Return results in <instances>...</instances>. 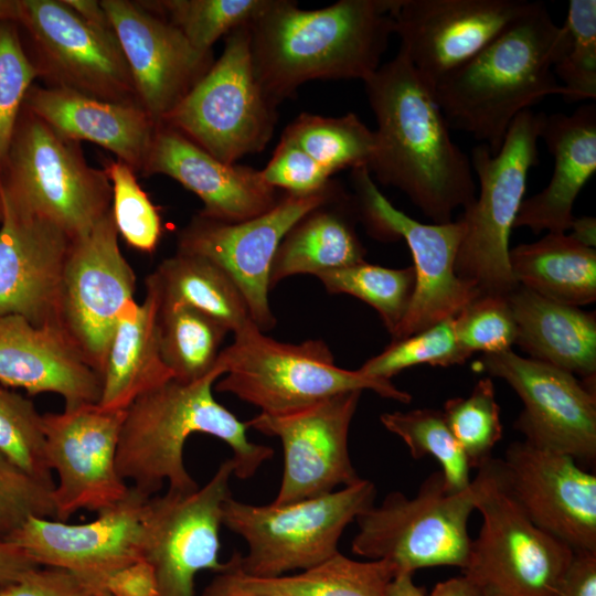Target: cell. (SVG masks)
I'll return each mask as SVG.
<instances>
[{
	"instance_id": "6da1fadb",
	"label": "cell",
	"mask_w": 596,
	"mask_h": 596,
	"mask_svg": "<svg viewBox=\"0 0 596 596\" xmlns=\"http://www.w3.org/2000/svg\"><path fill=\"white\" fill-rule=\"evenodd\" d=\"M374 114L375 149L368 166L435 224L476 200L470 158L453 141L433 88L398 51L364 81Z\"/></svg>"
},
{
	"instance_id": "7a4b0ae2",
	"label": "cell",
	"mask_w": 596,
	"mask_h": 596,
	"mask_svg": "<svg viewBox=\"0 0 596 596\" xmlns=\"http://www.w3.org/2000/svg\"><path fill=\"white\" fill-rule=\"evenodd\" d=\"M397 0H340L304 10L272 0L249 25L255 77L278 106L313 79H362L380 66L394 34Z\"/></svg>"
},
{
	"instance_id": "3957f363",
	"label": "cell",
	"mask_w": 596,
	"mask_h": 596,
	"mask_svg": "<svg viewBox=\"0 0 596 596\" xmlns=\"http://www.w3.org/2000/svg\"><path fill=\"white\" fill-rule=\"evenodd\" d=\"M223 371L215 369L194 382L174 379L138 396L126 409L121 424L116 466L119 476L148 497L168 481V491L191 493L199 489L188 472L183 451L193 434H207L233 451L234 476L253 477L269 460V446L252 443L248 426L213 396Z\"/></svg>"
},
{
	"instance_id": "277c9868",
	"label": "cell",
	"mask_w": 596,
	"mask_h": 596,
	"mask_svg": "<svg viewBox=\"0 0 596 596\" xmlns=\"http://www.w3.org/2000/svg\"><path fill=\"white\" fill-rule=\"evenodd\" d=\"M563 39L546 6L526 12L435 88L449 126L497 153L514 118L552 95L565 99L553 65Z\"/></svg>"
},
{
	"instance_id": "5b68a950",
	"label": "cell",
	"mask_w": 596,
	"mask_h": 596,
	"mask_svg": "<svg viewBox=\"0 0 596 596\" xmlns=\"http://www.w3.org/2000/svg\"><path fill=\"white\" fill-rule=\"evenodd\" d=\"M216 365L224 377L215 391L231 393L268 415L296 412L351 391L371 390L401 403L412 401V395L391 380L336 365L322 340L280 342L256 326L234 333L233 342L221 350Z\"/></svg>"
},
{
	"instance_id": "8992f818",
	"label": "cell",
	"mask_w": 596,
	"mask_h": 596,
	"mask_svg": "<svg viewBox=\"0 0 596 596\" xmlns=\"http://www.w3.org/2000/svg\"><path fill=\"white\" fill-rule=\"evenodd\" d=\"M77 143L23 106L0 173V205L52 222L73 240L88 233L111 211L113 191Z\"/></svg>"
},
{
	"instance_id": "52a82bcc",
	"label": "cell",
	"mask_w": 596,
	"mask_h": 596,
	"mask_svg": "<svg viewBox=\"0 0 596 596\" xmlns=\"http://www.w3.org/2000/svg\"><path fill=\"white\" fill-rule=\"evenodd\" d=\"M544 116L530 109L518 115L497 153L481 143L472 149L470 161L479 194L459 217L465 234L455 272L481 294L508 296L519 287L510 269V234L529 172L539 164Z\"/></svg>"
},
{
	"instance_id": "ba28073f",
	"label": "cell",
	"mask_w": 596,
	"mask_h": 596,
	"mask_svg": "<svg viewBox=\"0 0 596 596\" xmlns=\"http://www.w3.org/2000/svg\"><path fill=\"white\" fill-rule=\"evenodd\" d=\"M375 485L358 482L319 497L286 504L256 505L228 497L222 524L247 544L245 556L234 552L241 572L276 577L317 566L339 553L349 524L374 504Z\"/></svg>"
},
{
	"instance_id": "9c48e42d",
	"label": "cell",
	"mask_w": 596,
	"mask_h": 596,
	"mask_svg": "<svg viewBox=\"0 0 596 596\" xmlns=\"http://www.w3.org/2000/svg\"><path fill=\"white\" fill-rule=\"evenodd\" d=\"M472 479L482 518L461 570L501 596H554L574 552L534 524L510 491L500 459L490 458Z\"/></svg>"
},
{
	"instance_id": "30bf717a",
	"label": "cell",
	"mask_w": 596,
	"mask_h": 596,
	"mask_svg": "<svg viewBox=\"0 0 596 596\" xmlns=\"http://www.w3.org/2000/svg\"><path fill=\"white\" fill-rule=\"evenodd\" d=\"M476 498L473 480L467 489L450 492L441 472L434 471L414 497L392 491L381 504L363 511L355 520L351 550L369 560L387 561L397 573L435 566L462 570L472 541L468 523Z\"/></svg>"
},
{
	"instance_id": "8fae6325",
	"label": "cell",
	"mask_w": 596,
	"mask_h": 596,
	"mask_svg": "<svg viewBox=\"0 0 596 596\" xmlns=\"http://www.w3.org/2000/svg\"><path fill=\"white\" fill-rule=\"evenodd\" d=\"M276 121L277 106L266 97L254 74L248 25L225 36L219 60L161 125L233 164L264 150Z\"/></svg>"
},
{
	"instance_id": "7c38bea8",
	"label": "cell",
	"mask_w": 596,
	"mask_h": 596,
	"mask_svg": "<svg viewBox=\"0 0 596 596\" xmlns=\"http://www.w3.org/2000/svg\"><path fill=\"white\" fill-rule=\"evenodd\" d=\"M359 220L377 240L403 238L413 257L415 288L411 305L392 334L400 340L448 318L456 317L482 295L455 272L457 253L465 234L460 219L445 224H424L396 209L379 190L368 167L351 170Z\"/></svg>"
},
{
	"instance_id": "4fadbf2b",
	"label": "cell",
	"mask_w": 596,
	"mask_h": 596,
	"mask_svg": "<svg viewBox=\"0 0 596 596\" xmlns=\"http://www.w3.org/2000/svg\"><path fill=\"white\" fill-rule=\"evenodd\" d=\"M342 189L331 180L315 193L285 192L266 212L237 223L198 214L180 231L177 252L204 257L223 269L245 298L254 323L265 332L276 323L268 301L269 274L281 240L305 214Z\"/></svg>"
},
{
	"instance_id": "5bb4252c",
	"label": "cell",
	"mask_w": 596,
	"mask_h": 596,
	"mask_svg": "<svg viewBox=\"0 0 596 596\" xmlns=\"http://www.w3.org/2000/svg\"><path fill=\"white\" fill-rule=\"evenodd\" d=\"M234 460H224L196 491L152 496L143 514L142 558L153 568L160 596H194L195 575L224 571L220 528Z\"/></svg>"
},
{
	"instance_id": "9a60e30c",
	"label": "cell",
	"mask_w": 596,
	"mask_h": 596,
	"mask_svg": "<svg viewBox=\"0 0 596 596\" xmlns=\"http://www.w3.org/2000/svg\"><path fill=\"white\" fill-rule=\"evenodd\" d=\"M118 235L110 211L73 240L61 289L60 326L100 377L119 317L135 300L136 275Z\"/></svg>"
},
{
	"instance_id": "2e32d148",
	"label": "cell",
	"mask_w": 596,
	"mask_h": 596,
	"mask_svg": "<svg viewBox=\"0 0 596 596\" xmlns=\"http://www.w3.org/2000/svg\"><path fill=\"white\" fill-rule=\"evenodd\" d=\"M476 371L505 381L523 402L515 427L526 441L567 454L579 464L596 458V395L590 385L511 349L483 354Z\"/></svg>"
},
{
	"instance_id": "e0dca14e",
	"label": "cell",
	"mask_w": 596,
	"mask_h": 596,
	"mask_svg": "<svg viewBox=\"0 0 596 596\" xmlns=\"http://www.w3.org/2000/svg\"><path fill=\"white\" fill-rule=\"evenodd\" d=\"M125 412L85 404L42 415L47 461L58 477L53 490L57 521L81 509L99 512L127 496L129 486L116 466Z\"/></svg>"
},
{
	"instance_id": "ac0fdd59",
	"label": "cell",
	"mask_w": 596,
	"mask_h": 596,
	"mask_svg": "<svg viewBox=\"0 0 596 596\" xmlns=\"http://www.w3.org/2000/svg\"><path fill=\"white\" fill-rule=\"evenodd\" d=\"M362 391L334 395L281 415L259 413L246 422L262 434L277 437L284 471L273 504H286L330 493L362 478L351 461L348 436Z\"/></svg>"
},
{
	"instance_id": "d6986e66",
	"label": "cell",
	"mask_w": 596,
	"mask_h": 596,
	"mask_svg": "<svg viewBox=\"0 0 596 596\" xmlns=\"http://www.w3.org/2000/svg\"><path fill=\"white\" fill-rule=\"evenodd\" d=\"M528 0H397L393 10L400 51L434 88L515 20Z\"/></svg>"
},
{
	"instance_id": "ffe728a7",
	"label": "cell",
	"mask_w": 596,
	"mask_h": 596,
	"mask_svg": "<svg viewBox=\"0 0 596 596\" xmlns=\"http://www.w3.org/2000/svg\"><path fill=\"white\" fill-rule=\"evenodd\" d=\"M17 23L38 50L41 76L98 99L139 105L116 34L94 29L63 0H20Z\"/></svg>"
},
{
	"instance_id": "44dd1931",
	"label": "cell",
	"mask_w": 596,
	"mask_h": 596,
	"mask_svg": "<svg viewBox=\"0 0 596 596\" xmlns=\"http://www.w3.org/2000/svg\"><path fill=\"white\" fill-rule=\"evenodd\" d=\"M147 494L129 487L116 504L83 524L29 518L1 540L22 547L39 566L67 570L99 593L113 572L142 560Z\"/></svg>"
},
{
	"instance_id": "7402d4cb",
	"label": "cell",
	"mask_w": 596,
	"mask_h": 596,
	"mask_svg": "<svg viewBox=\"0 0 596 596\" xmlns=\"http://www.w3.org/2000/svg\"><path fill=\"white\" fill-rule=\"evenodd\" d=\"M502 475L530 520L574 553L596 554V476L572 456L514 441Z\"/></svg>"
},
{
	"instance_id": "603a6c76",
	"label": "cell",
	"mask_w": 596,
	"mask_h": 596,
	"mask_svg": "<svg viewBox=\"0 0 596 596\" xmlns=\"http://www.w3.org/2000/svg\"><path fill=\"white\" fill-rule=\"evenodd\" d=\"M128 65L139 105L161 125L214 63L179 29L146 6L100 1Z\"/></svg>"
},
{
	"instance_id": "cb8c5ba5",
	"label": "cell",
	"mask_w": 596,
	"mask_h": 596,
	"mask_svg": "<svg viewBox=\"0 0 596 596\" xmlns=\"http://www.w3.org/2000/svg\"><path fill=\"white\" fill-rule=\"evenodd\" d=\"M73 238L44 219L0 205V317L60 326L62 280Z\"/></svg>"
},
{
	"instance_id": "d4e9b609",
	"label": "cell",
	"mask_w": 596,
	"mask_h": 596,
	"mask_svg": "<svg viewBox=\"0 0 596 596\" xmlns=\"http://www.w3.org/2000/svg\"><path fill=\"white\" fill-rule=\"evenodd\" d=\"M141 172L174 179L202 201L199 214L227 223L260 215L281 196L260 170L222 162L167 125H158Z\"/></svg>"
},
{
	"instance_id": "484cf974",
	"label": "cell",
	"mask_w": 596,
	"mask_h": 596,
	"mask_svg": "<svg viewBox=\"0 0 596 596\" xmlns=\"http://www.w3.org/2000/svg\"><path fill=\"white\" fill-rule=\"evenodd\" d=\"M0 384L30 395L55 393L64 408L98 404L102 377L57 326H35L17 315L0 317Z\"/></svg>"
},
{
	"instance_id": "4316f807",
	"label": "cell",
	"mask_w": 596,
	"mask_h": 596,
	"mask_svg": "<svg viewBox=\"0 0 596 596\" xmlns=\"http://www.w3.org/2000/svg\"><path fill=\"white\" fill-rule=\"evenodd\" d=\"M23 106L62 138L94 142L142 170L158 125L138 104L98 99L61 87L32 85Z\"/></svg>"
},
{
	"instance_id": "83f0119b",
	"label": "cell",
	"mask_w": 596,
	"mask_h": 596,
	"mask_svg": "<svg viewBox=\"0 0 596 596\" xmlns=\"http://www.w3.org/2000/svg\"><path fill=\"white\" fill-rule=\"evenodd\" d=\"M540 138L554 159L553 174L541 192L523 199L514 227L565 233L574 219V202L596 171L595 104H584L571 115H545Z\"/></svg>"
},
{
	"instance_id": "f1b7e54d",
	"label": "cell",
	"mask_w": 596,
	"mask_h": 596,
	"mask_svg": "<svg viewBox=\"0 0 596 596\" xmlns=\"http://www.w3.org/2000/svg\"><path fill=\"white\" fill-rule=\"evenodd\" d=\"M518 344L532 359L585 379L596 373V316L519 286L507 296Z\"/></svg>"
},
{
	"instance_id": "f546056e",
	"label": "cell",
	"mask_w": 596,
	"mask_h": 596,
	"mask_svg": "<svg viewBox=\"0 0 596 596\" xmlns=\"http://www.w3.org/2000/svg\"><path fill=\"white\" fill-rule=\"evenodd\" d=\"M226 563L201 596H386L397 573L387 561H356L340 552L298 574L276 577L244 574L234 554Z\"/></svg>"
},
{
	"instance_id": "4dcf8cb0",
	"label": "cell",
	"mask_w": 596,
	"mask_h": 596,
	"mask_svg": "<svg viewBox=\"0 0 596 596\" xmlns=\"http://www.w3.org/2000/svg\"><path fill=\"white\" fill-rule=\"evenodd\" d=\"M353 194L343 189L297 221L281 240L269 274L270 289L287 277L347 267L364 262L366 249L355 223Z\"/></svg>"
},
{
	"instance_id": "1f68e13d",
	"label": "cell",
	"mask_w": 596,
	"mask_h": 596,
	"mask_svg": "<svg viewBox=\"0 0 596 596\" xmlns=\"http://www.w3.org/2000/svg\"><path fill=\"white\" fill-rule=\"evenodd\" d=\"M158 313V300L147 290L141 302L132 300L123 310L102 371V408L126 411L138 396L173 379L160 353Z\"/></svg>"
},
{
	"instance_id": "d6a6232c",
	"label": "cell",
	"mask_w": 596,
	"mask_h": 596,
	"mask_svg": "<svg viewBox=\"0 0 596 596\" xmlns=\"http://www.w3.org/2000/svg\"><path fill=\"white\" fill-rule=\"evenodd\" d=\"M145 288L153 294L159 308L196 309L221 322L230 332L256 326L234 281L204 257L177 252L146 277Z\"/></svg>"
},
{
	"instance_id": "836d02e7",
	"label": "cell",
	"mask_w": 596,
	"mask_h": 596,
	"mask_svg": "<svg viewBox=\"0 0 596 596\" xmlns=\"http://www.w3.org/2000/svg\"><path fill=\"white\" fill-rule=\"evenodd\" d=\"M509 263L519 286L570 306L596 300V251L565 233H547L510 248Z\"/></svg>"
},
{
	"instance_id": "e575fe53",
	"label": "cell",
	"mask_w": 596,
	"mask_h": 596,
	"mask_svg": "<svg viewBox=\"0 0 596 596\" xmlns=\"http://www.w3.org/2000/svg\"><path fill=\"white\" fill-rule=\"evenodd\" d=\"M158 328L162 360L173 379L184 383L203 379L215 369L220 347L230 332L190 307L159 308Z\"/></svg>"
},
{
	"instance_id": "d590c367",
	"label": "cell",
	"mask_w": 596,
	"mask_h": 596,
	"mask_svg": "<svg viewBox=\"0 0 596 596\" xmlns=\"http://www.w3.org/2000/svg\"><path fill=\"white\" fill-rule=\"evenodd\" d=\"M281 137L331 175L342 169L368 167L375 149L374 131L353 113L340 117L302 113L286 127Z\"/></svg>"
},
{
	"instance_id": "8d00e7d4",
	"label": "cell",
	"mask_w": 596,
	"mask_h": 596,
	"mask_svg": "<svg viewBox=\"0 0 596 596\" xmlns=\"http://www.w3.org/2000/svg\"><path fill=\"white\" fill-rule=\"evenodd\" d=\"M380 421L390 433L404 441L414 459L430 456L437 460L448 491L459 492L469 487L472 480L470 464L441 411H396L383 413Z\"/></svg>"
},
{
	"instance_id": "74e56055",
	"label": "cell",
	"mask_w": 596,
	"mask_h": 596,
	"mask_svg": "<svg viewBox=\"0 0 596 596\" xmlns=\"http://www.w3.org/2000/svg\"><path fill=\"white\" fill-rule=\"evenodd\" d=\"M316 277L327 291L348 294L373 307L391 336L402 322L415 288L413 267L389 268L365 260Z\"/></svg>"
},
{
	"instance_id": "f35d334b",
	"label": "cell",
	"mask_w": 596,
	"mask_h": 596,
	"mask_svg": "<svg viewBox=\"0 0 596 596\" xmlns=\"http://www.w3.org/2000/svg\"><path fill=\"white\" fill-rule=\"evenodd\" d=\"M145 3L179 29L194 49L209 53L220 38L251 25L272 0H160Z\"/></svg>"
},
{
	"instance_id": "ab89813d",
	"label": "cell",
	"mask_w": 596,
	"mask_h": 596,
	"mask_svg": "<svg viewBox=\"0 0 596 596\" xmlns=\"http://www.w3.org/2000/svg\"><path fill=\"white\" fill-rule=\"evenodd\" d=\"M553 73L567 103L596 98V1L571 0Z\"/></svg>"
},
{
	"instance_id": "60d3db41",
	"label": "cell",
	"mask_w": 596,
	"mask_h": 596,
	"mask_svg": "<svg viewBox=\"0 0 596 596\" xmlns=\"http://www.w3.org/2000/svg\"><path fill=\"white\" fill-rule=\"evenodd\" d=\"M0 451L20 469L54 490L42 415L29 398L0 385Z\"/></svg>"
},
{
	"instance_id": "b9f144b4",
	"label": "cell",
	"mask_w": 596,
	"mask_h": 596,
	"mask_svg": "<svg viewBox=\"0 0 596 596\" xmlns=\"http://www.w3.org/2000/svg\"><path fill=\"white\" fill-rule=\"evenodd\" d=\"M441 413L471 469H478L492 458V449L502 438L503 427L490 377L479 380L467 397L447 400Z\"/></svg>"
},
{
	"instance_id": "7bdbcfd3",
	"label": "cell",
	"mask_w": 596,
	"mask_h": 596,
	"mask_svg": "<svg viewBox=\"0 0 596 596\" xmlns=\"http://www.w3.org/2000/svg\"><path fill=\"white\" fill-rule=\"evenodd\" d=\"M470 354L459 344L454 318H448L417 333L393 340L380 354L358 370L366 375L391 380L401 371L418 364L448 368L462 364Z\"/></svg>"
},
{
	"instance_id": "ee69618b",
	"label": "cell",
	"mask_w": 596,
	"mask_h": 596,
	"mask_svg": "<svg viewBox=\"0 0 596 596\" xmlns=\"http://www.w3.org/2000/svg\"><path fill=\"white\" fill-rule=\"evenodd\" d=\"M104 171L111 184V212L118 234L131 247L152 253L161 237V219L138 183L136 171L118 159L110 160Z\"/></svg>"
},
{
	"instance_id": "f6af8a7d",
	"label": "cell",
	"mask_w": 596,
	"mask_h": 596,
	"mask_svg": "<svg viewBox=\"0 0 596 596\" xmlns=\"http://www.w3.org/2000/svg\"><path fill=\"white\" fill-rule=\"evenodd\" d=\"M19 29L17 22H0V173L26 93L41 76L40 68L22 44Z\"/></svg>"
},
{
	"instance_id": "bcb514c9",
	"label": "cell",
	"mask_w": 596,
	"mask_h": 596,
	"mask_svg": "<svg viewBox=\"0 0 596 596\" xmlns=\"http://www.w3.org/2000/svg\"><path fill=\"white\" fill-rule=\"evenodd\" d=\"M455 333L470 355L510 350L515 343L517 326L507 296L482 294L454 317Z\"/></svg>"
},
{
	"instance_id": "7dc6e473",
	"label": "cell",
	"mask_w": 596,
	"mask_h": 596,
	"mask_svg": "<svg viewBox=\"0 0 596 596\" xmlns=\"http://www.w3.org/2000/svg\"><path fill=\"white\" fill-rule=\"evenodd\" d=\"M31 517L56 520L53 490L0 451V539L19 529Z\"/></svg>"
},
{
	"instance_id": "c3c4849f",
	"label": "cell",
	"mask_w": 596,
	"mask_h": 596,
	"mask_svg": "<svg viewBox=\"0 0 596 596\" xmlns=\"http://www.w3.org/2000/svg\"><path fill=\"white\" fill-rule=\"evenodd\" d=\"M260 173L269 185L292 194L321 191L331 181V174L323 167L283 137Z\"/></svg>"
},
{
	"instance_id": "681fc988",
	"label": "cell",
	"mask_w": 596,
	"mask_h": 596,
	"mask_svg": "<svg viewBox=\"0 0 596 596\" xmlns=\"http://www.w3.org/2000/svg\"><path fill=\"white\" fill-rule=\"evenodd\" d=\"M74 573L51 566H39L22 578L0 585V596H102Z\"/></svg>"
},
{
	"instance_id": "f907efd6",
	"label": "cell",
	"mask_w": 596,
	"mask_h": 596,
	"mask_svg": "<svg viewBox=\"0 0 596 596\" xmlns=\"http://www.w3.org/2000/svg\"><path fill=\"white\" fill-rule=\"evenodd\" d=\"M103 588L111 596H160L153 568L143 558L113 572Z\"/></svg>"
},
{
	"instance_id": "816d5d0a",
	"label": "cell",
	"mask_w": 596,
	"mask_h": 596,
	"mask_svg": "<svg viewBox=\"0 0 596 596\" xmlns=\"http://www.w3.org/2000/svg\"><path fill=\"white\" fill-rule=\"evenodd\" d=\"M554 596H596V554L574 553Z\"/></svg>"
},
{
	"instance_id": "f5cc1de1",
	"label": "cell",
	"mask_w": 596,
	"mask_h": 596,
	"mask_svg": "<svg viewBox=\"0 0 596 596\" xmlns=\"http://www.w3.org/2000/svg\"><path fill=\"white\" fill-rule=\"evenodd\" d=\"M36 567L22 547L0 539V585L15 582Z\"/></svg>"
},
{
	"instance_id": "db71d44e",
	"label": "cell",
	"mask_w": 596,
	"mask_h": 596,
	"mask_svg": "<svg viewBox=\"0 0 596 596\" xmlns=\"http://www.w3.org/2000/svg\"><path fill=\"white\" fill-rule=\"evenodd\" d=\"M75 13L94 29L108 34H115L111 22L100 1L95 0H63Z\"/></svg>"
},
{
	"instance_id": "11a10c76",
	"label": "cell",
	"mask_w": 596,
	"mask_h": 596,
	"mask_svg": "<svg viewBox=\"0 0 596 596\" xmlns=\"http://www.w3.org/2000/svg\"><path fill=\"white\" fill-rule=\"evenodd\" d=\"M427 596H486V589L461 574L437 583Z\"/></svg>"
},
{
	"instance_id": "9f6ffc18",
	"label": "cell",
	"mask_w": 596,
	"mask_h": 596,
	"mask_svg": "<svg viewBox=\"0 0 596 596\" xmlns=\"http://www.w3.org/2000/svg\"><path fill=\"white\" fill-rule=\"evenodd\" d=\"M570 230L572 233L568 234L579 244L595 248L596 245V219L594 216H579L574 217Z\"/></svg>"
},
{
	"instance_id": "6f0895ef",
	"label": "cell",
	"mask_w": 596,
	"mask_h": 596,
	"mask_svg": "<svg viewBox=\"0 0 596 596\" xmlns=\"http://www.w3.org/2000/svg\"><path fill=\"white\" fill-rule=\"evenodd\" d=\"M386 596H427L423 588L413 582V574L396 573L390 582Z\"/></svg>"
},
{
	"instance_id": "680465c9",
	"label": "cell",
	"mask_w": 596,
	"mask_h": 596,
	"mask_svg": "<svg viewBox=\"0 0 596 596\" xmlns=\"http://www.w3.org/2000/svg\"><path fill=\"white\" fill-rule=\"evenodd\" d=\"M20 14V0H0V22H18Z\"/></svg>"
},
{
	"instance_id": "91938a15",
	"label": "cell",
	"mask_w": 596,
	"mask_h": 596,
	"mask_svg": "<svg viewBox=\"0 0 596 596\" xmlns=\"http://www.w3.org/2000/svg\"><path fill=\"white\" fill-rule=\"evenodd\" d=\"M486 596H501V595L486 589Z\"/></svg>"
},
{
	"instance_id": "94428289",
	"label": "cell",
	"mask_w": 596,
	"mask_h": 596,
	"mask_svg": "<svg viewBox=\"0 0 596 596\" xmlns=\"http://www.w3.org/2000/svg\"><path fill=\"white\" fill-rule=\"evenodd\" d=\"M102 596H111V595L108 593H104Z\"/></svg>"
}]
</instances>
